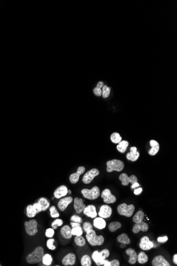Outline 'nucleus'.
<instances>
[{
    "mask_svg": "<svg viewBox=\"0 0 177 266\" xmlns=\"http://www.w3.org/2000/svg\"><path fill=\"white\" fill-rule=\"evenodd\" d=\"M76 261V256L73 253L67 254L63 258L62 260V263L64 266H73Z\"/></svg>",
    "mask_w": 177,
    "mask_h": 266,
    "instance_id": "obj_13",
    "label": "nucleus"
},
{
    "mask_svg": "<svg viewBox=\"0 0 177 266\" xmlns=\"http://www.w3.org/2000/svg\"><path fill=\"white\" fill-rule=\"evenodd\" d=\"M149 229V225L147 224L141 222L138 223H135L134 226L133 228V232L135 234H137L140 231L143 232H147Z\"/></svg>",
    "mask_w": 177,
    "mask_h": 266,
    "instance_id": "obj_20",
    "label": "nucleus"
},
{
    "mask_svg": "<svg viewBox=\"0 0 177 266\" xmlns=\"http://www.w3.org/2000/svg\"><path fill=\"white\" fill-rule=\"evenodd\" d=\"M117 241L125 244H128L131 243L130 239H129L128 236L125 233H122L118 236L117 237Z\"/></svg>",
    "mask_w": 177,
    "mask_h": 266,
    "instance_id": "obj_28",
    "label": "nucleus"
},
{
    "mask_svg": "<svg viewBox=\"0 0 177 266\" xmlns=\"http://www.w3.org/2000/svg\"><path fill=\"white\" fill-rule=\"evenodd\" d=\"M92 258L97 266H101V262L104 259H102L101 254L99 251H95L93 252L92 254Z\"/></svg>",
    "mask_w": 177,
    "mask_h": 266,
    "instance_id": "obj_25",
    "label": "nucleus"
},
{
    "mask_svg": "<svg viewBox=\"0 0 177 266\" xmlns=\"http://www.w3.org/2000/svg\"><path fill=\"white\" fill-rule=\"evenodd\" d=\"M81 264L82 266H91L92 265L91 258L88 255H84L81 260Z\"/></svg>",
    "mask_w": 177,
    "mask_h": 266,
    "instance_id": "obj_35",
    "label": "nucleus"
},
{
    "mask_svg": "<svg viewBox=\"0 0 177 266\" xmlns=\"http://www.w3.org/2000/svg\"><path fill=\"white\" fill-rule=\"evenodd\" d=\"M86 239L88 243L92 246H100L103 244L104 239L102 235H97L96 233L93 229L86 232Z\"/></svg>",
    "mask_w": 177,
    "mask_h": 266,
    "instance_id": "obj_2",
    "label": "nucleus"
},
{
    "mask_svg": "<svg viewBox=\"0 0 177 266\" xmlns=\"http://www.w3.org/2000/svg\"><path fill=\"white\" fill-rule=\"evenodd\" d=\"M41 260L44 265L49 266L52 265L53 258H52V256L50 255L49 254H44Z\"/></svg>",
    "mask_w": 177,
    "mask_h": 266,
    "instance_id": "obj_32",
    "label": "nucleus"
},
{
    "mask_svg": "<svg viewBox=\"0 0 177 266\" xmlns=\"http://www.w3.org/2000/svg\"><path fill=\"white\" fill-rule=\"evenodd\" d=\"M139 245L142 250L144 251H147L150 250L153 248L154 244L152 242L150 241V239L147 236H144L140 239Z\"/></svg>",
    "mask_w": 177,
    "mask_h": 266,
    "instance_id": "obj_10",
    "label": "nucleus"
},
{
    "mask_svg": "<svg viewBox=\"0 0 177 266\" xmlns=\"http://www.w3.org/2000/svg\"><path fill=\"white\" fill-rule=\"evenodd\" d=\"M110 93V88L107 87L106 85H104L102 87V95L104 98H107L109 97Z\"/></svg>",
    "mask_w": 177,
    "mask_h": 266,
    "instance_id": "obj_39",
    "label": "nucleus"
},
{
    "mask_svg": "<svg viewBox=\"0 0 177 266\" xmlns=\"http://www.w3.org/2000/svg\"><path fill=\"white\" fill-rule=\"evenodd\" d=\"M100 253L101 254L102 258V259L104 260L106 259V258L109 257V255H110V252L108 249H104L103 250H102L101 252H100Z\"/></svg>",
    "mask_w": 177,
    "mask_h": 266,
    "instance_id": "obj_45",
    "label": "nucleus"
},
{
    "mask_svg": "<svg viewBox=\"0 0 177 266\" xmlns=\"http://www.w3.org/2000/svg\"><path fill=\"white\" fill-rule=\"evenodd\" d=\"M70 227L68 225H65L61 229V234L64 239H70L72 237V234L71 233Z\"/></svg>",
    "mask_w": 177,
    "mask_h": 266,
    "instance_id": "obj_24",
    "label": "nucleus"
},
{
    "mask_svg": "<svg viewBox=\"0 0 177 266\" xmlns=\"http://www.w3.org/2000/svg\"><path fill=\"white\" fill-rule=\"evenodd\" d=\"M152 264L153 266H170V265L162 256H158L153 259Z\"/></svg>",
    "mask_w": 177,
    "mask_h": 266,
    "instance_id": "obj_16",
    "label": "nucleus"
},
{
    "mask_svg": "<svg viewBox=\"0 0 177 266\" xmlns=\"http://www.w3.org/2000/svg\"><path fill=\"white\" fill-rule=\"evenodd\" d=\"M104 266H110V262L109 260L105 259L104 261Z\"/></svg>",
    "mask_w": 177,
    "mask_h": 266,
    "instance_id": "obj_53",
    "label": "nucleus"
},
{
    "mask_svg": "<svg viewBox=\"0 0 177 266\" xmlns=\"http://www.w3.org/2000/svg\"><path fill=\"white\" fill-rule=\"evenodd\" d=\"M81 193L84 198L88 200H95L97 199L100 196V192L98 187H93L91 190L88 189H84L81 191Z\"/></svg>",
    "mask_w": 177,
    "mask_h": 266,
    "instance_id": "obj_5",
    "label": "nucleus"
},
{
    "mask_svg": "<svg viewBox=\"0 0 177 266\" xmlns=\"http://www.w3.org/2000/svg\"><path fill=\"white\" fill-rule=\"evenodd\" d=\"M38 202L41 205V206L42 207V211H46V210L49 208V206H50V203L48 202V201L44 197L40 198L38 200Z\"/></svg>",
    "mask_w": 177,
    "mask_h": 266,
    "instance_id": "obj_29",
    "label": "nucleus"
},
{
    "mask_svg": "<svg viewBox=\"0 0 177 266\" xmlns=\"http://www.w3.org/2000/svg\"><path fill=\"white\" fill-rule=\"evenodd\" d=\"M168 240V238L167 236H165L163 237H159L157 239V241L160 243H164Z\"/></svg>",
    "mask_w": 177,
    "mask_h": 266,
    "instance_id": "obj_48",
    "label": "nucleus"
},
{
    "mask_svg": "<svg viewBox=\"0 0 177 266\" xmlns=\"http://www.w3.org/2000/svg\"><path fill=\"white\" fill-rule=\"evenodd\" d=\"M150 144L151 148L149 151V153L151 156H154L159 152L160 145L159 143L154 140L150 141Z\"/></svg>",
    "mask_w": 177,
    "mask_h": 266,
    "instance_id": "obj_22",
    "label": "nucleus"
},
{
    "mask_svg": "<svg viewBox=\"0 0 177 266\" xmlns=\"http://www.w3.org/2000/svg\"><path fill=\"white\" fill-rule=\"evenodd\" d=\"M86 171V168L83 166H80L77 168L76 173H73L70 176V181L71 183L75 184L79 180L80 176L82 174Z\"/></svg>",
    "mask_w": 177,
    "mask_h": 266,
    "instance_id": "obj_14",
    "label": "nucleus"
},
{
    "mask_svg": "<svg viewBox=\"0 0 177 266\" xmlns=\"http://www.w3.org/2000/svg\"><path fill=\"white\" fill-rule=\"evenodd\" d=\"M101 198L104 199V201L106 203H113L116 201V198L113 196L108 189L104 190L101 193Z\"/></svg>",
    "mask_w": 177,
    "mask_h": 266,
    "instance_id": "obj_9",
    "label": "nucleus"
},
{
    "mask_svg": "<svg viewBox=\"0 0 177 266\" xmlns=\"http://www.w3.org/2000/svg\"><path fill=\"white\" fill-rule=\"evenodd\" d=\"M103 86H104V83H103L102 81H100V82H99V83H98L97 87H99V88H102Z\"/></svg>",
    "mask_w": 177,
    "mask_h": 266,
    "instance_id": "obj_54",
    "label": "nucleus"
},
{
    "mask_svg": "<svg viewBox=\"0 0 177 266\" xmlns=\"http://www.w3.org/2000/svg\"><path fill=\"white\" fill-rule=\"evenodd\" d=\"M83 212L86 216L91 218H95L98 215L96 211V208L94 205H88L86 206Z\"/></svg>",
    "mask_w": 177,
    "mask_h": 266,
    "instance_id": "obj_15",
    "label": "nucleus"
},
{
    "mask_svg": "<svg viewBox=\"0 0 177 266\" xmlns=\"http://www.w3.org/2000/svg\"><path fill=\"white\" fill-rule=\"evenodd\" d=\"M54 233H55L54 229H53V228H49L46 229L45 235L48 238H52L54 235Z\"/></svg>",
    "mask_w": 177,
    "mask_h": 266,
    "instance_id": "obj_42",
    "label": "nucleus"
},
{
    "mask_svg": "<svg viewBox=\"0 0 177 266\" xmlns=\"http://www.w3.org/2000/svg\"><path fill=\"white\" fill-rule=\"evenodd\" d=\"M71 221L72 222H75V223H78L81 224L82 223V218L80 217L79 216L77 215H73L72 217H71Z\"/></svg>",
    "mask_w": 177,
    "mask_h": 266,
    "instance_id": "obj_43",
    "label": "nucleus"
},
{
    "mask_svg": "<svg viewBox=\"0 0 177 266\" xmlns=\"http://www.w3.org/2000/svg\"><path fill=\"white\" fill-rule=\"evenodd\" d=\"M83 228L84 231L86 232H87L89 230L93 229V226H92L91 224L90 223H89V222H85V223H84V224H83Z\"/></svg>",
    "mask_w": 177,
    "mask_h": 266,
    "instance_id": "obj_44",
    "label": "nucleus"
},
{
    "mask_svg": "<svg viewBox=\"0 0 177 266\" xmlns=\"http://www.w3.org/2000/svg\"><path fill=\"white\" fill-rule=\"evenodd\" d=\"M112 214V209L109 206L104 205L101 206L98 213L99 217L102 218H107L111 216Z\"/></svg>",
    "mask_w": 177,
    "mask_h": 266,
    "instance_id": "obj_11",
    "label": "nucleus"
},
{
    "mask_svg": "<svg viewBox=\"0 0 177 266\" xmlns=\"http://www.w3.org/2000/svg\"><path fill=\"white\" fill-rule=\"evenodd\" d=\"M126 254L129 256L128 263L131 265H134L136 263L138 260L137 252L131 248H129L127 250H126Z\"/></svg>",
    "mask_w": 177,
    "mask_h": 266,
    "instance_id": "obj_21",
    "label": "nucleus"
},
{
    "mask_svg": "<svg viewBox=\"0 0 177 266\" xmlns=\"http://www.w3.org/2000/svg\"><path fill=\"white\" fill-rule=\"evenodd\" d=\"M63 224V221L61 219H56L51 224L52 228L54 229H57L58 226H61Z\"/></svg>",
    "mask_w": 177,
    "mask_h": 266,
    "instance_id": "obj_40",
    "label": "nucleus"
},
{
    "mask_svg": "<svg viewBox=\"0 0 177 266\" xmlns=\"http://www.w3.org/2000/svg\"><path fill=\"white\" fill-rule=\"evenodd\" d=\"M68 189L65 185H61L57 188L54 192V196L55 198L59 199L67 195Z\"/></svg>",
    "mask_w": 177,
    "mask_h": 266,
    "instance_id": "obj_18",
    "label": "nucleus"
},
{
    "mask_svg": "<svg viewBox=\"0 0 177 266\" xmlns=\"http://www.w3.org/2000/svg\"><path fill=\"white\" fill-rule=\"evenodd\" d=\"M122 227V224L119 222H115L110 223L108 225V228L110 232H114L117 229L120 228Z\"/></svg>",
    "mask_w": 177,
    "mask_h": 266,
    "instance_id": "obj_30",
    "label": "nucleus"
},
{
    "mask_svg": "<svg viewBox=\"0 0 177 266\" xmlns=\"http://www.w3.org/2000/svg\"><path fill=\"white\" fill-rule=\"evenodd\" d=\"M140 186V184L138 183V182H135L134 183L132 184V185L131 186V189H135V188H136L138 187H139Z\"/></svg>",
    "mask_w": 177,
    "mask_h": 266,
    "instance_id": "obj_52",
    "label": "nucleus"
},
{
    "mask_svg": "<svg viewBox=\"0 0 177 266\" xmlns=\"http://www.w3.org/2000/svg\"><path fill=\"white\" fill-rule=\"evenodd\" d=\"M73 201V198L72 197H65L59 200L58 202L57 207L58 209L61 211H64L66 210L68 206Z\"/></svg>",
    "mask_w": 177,
    "mask_h": 266,
    "instance_id": "obj_12",
    "label": "nucleus"
},
{
    "mask_svg": "<svg viewBox=\"0 0 177 266\" xmlns=\"http://www.w3.org/2000/svg\"><path fill=\"white\" fill-rule=\"evenodd\" d=\"M149 260V258L147 254L144 252H140V253L138 255V262L140 264L145 263L147 262Z\"/></svg>",
    "mask_w": 177,
    "mask_h": 266,
    "instance_id": "obj_34",
    "label": "nucleus"
},
{
    "mask_svg": "<svg viewBox=\"0 0 177 266\" xmlns=\"http://www.w3.org/2000/svg\"><path fill=\"white\" fill-rule=\"evenodd\" d=\"M24 225L26 232L29 235L34 236L37 234L38 231L37 228L38 222L36 219H32L29 221H26Z\"/></svg>",
    "mask_w": 177,
    "mask_h": 266,
    "instance_id": "obj_6",
    "label": "nucleus"
},
{
    "mask_svg": "<svg viewBox=\"0 0 177 266\" xmlns=\"http://www.w3.org/2000/svg\"><path fill=\"white\" fill-rule=\"evenodd\" d=\"M32 206H33V207L35 209V210L37 212V214L39 213L40 212L42 211V207H41V205H40V203H39L38 202H37L35 203L34 205H32Z\"/></svg>",
    "mask_w": 177,
    "mask_h": 266,
    "instance_id": "obj_46",
    "label": "nucleus"
},
{
    "mask_svg": "<svg viewBox=\"0 0 177 266\" xmlns=\"http://www.w3.org/2000/svg\"><path fill=\"white\" fill-rule=\"evenodd\" d=\"M107 171L109 173L114 171L121 172L124 168V163L120 160L113 159L107 162Z\"/></svg>",
    "mask_w": 177,
    "mask_h": 266,
    "instance_id": "obj_4",
    "label": "nucleus"
},
{
    "mask_svg": "<svg viewBox=\"0 0 177 266\" xmlns=\"http://www.w3.org/2000/svg\"><path fill=\"white\" fill-rule=\"evenodd\" d=\"M71 226L72 227V228L75 227L80 226H81V224L78 223H75V222H71Z\"/></svg>",
    "mask_w": 177,
    "mask_h": 266,
    "instance_id": "obj_51",
    "label": "nucleus"
},
{
    "mask_svg": "<svg viewBox=\"0 0 177 266\" xmlns=\"http://www.w3.org/2000/svg\"><path fill=\"white\" fill-rule=\"evenodd\" d=\"M55 242V240L53 238H49L46 242V245L47 248L49 249V250H54L56 249V247L54 245V243Z\"/></svg>",
    "mask_w": 177,
    "mask_h": 266,
    "instance_id": "obj_41",
    "label": "nucleus"
},
{
    "mask_svg": "<svg viewBox=\"0 0 177 266\" xmlns=\"http://www.w3.org/2000/svg\"><path fill=\"white\" fill-rule=\"evenodd\" d=\"M93 226L99 229H104L106 226V222L101 217H95L93 220Z\"/></svg>",
    "mask_w": 177,
    "mask_h": 266,
    "instance_id": "obj_23",
    "label": "nucleus"
},
{
    "mask_svg": "<svg viewBox=\"0 0 177 266\" xmlns=\"http://www.w3.org/2000/svg\"><path fill=\"white\" fill-rule=\"evenodd\" d=\"M44 254V250L42 247H38L32 252L29 254L26 257V261L29 264H36L39 263L42 260Z\"/></svg>",
    "mask_w": 177,
    "mask_h": 266,
    "instance_id": "obj_1",
    "label": "nucleus"
},
{
    "mask_svg": "<svg viewBox=\"0 0 177 266\" xmlns=\"http://www.w3.org/2000/svg\"><path fill=\"white\" fill-rule=\"evenodd\" d=\"M110 139L114 144H119V142L122 140V138L120 137V135L118 133L115 132L111 135Z\"/></svg>",
    "mask_w": 177,
    "mask_h": 266,
    "instance_id": "obj_36",
    "label": "nucleus"
},
{
    "mask_svg": "<svg viewBox=\"0 0 177 266\" xmlns=\"http://www.w3.org/2000/svg\"><path fill=\"white\" fill-rule=\"evenodd\" d=\"M93 92L95 94V95L97 96H100L102 95V90H101V88L96 87L95 88L93 89Z\"/></svg>",
    "mask_w": 177,
    "mask_h": 266,
    "instance_id": "obj_47",
    "label": "nucleus"
},
{
    "mask_svg": "<svg viewBox=\"0 0 177 266\" xmlns=\"http://www.w3.org/2000/svg\"><path fill=\"white\" fill-rule=\"evenodd\" d=\"M37 212L35 210L32 205H28L26 208V214L29 218H33L35 217L37 214Z\"/></svg>",
    "mask_w": 177,
    "mask_h": 266,
    "instance_id": "obj_31",
    "label": "nucleus"
},
{
    "mask_svg": "<svg viewBox=\"0 0 177 266\" xmlns=\"http://www.w3.org/2000/svg\"><path fill=\"white\" fill-rule=\"evenodd\" d=\"M49 211H50V216L52 218H58L59 217V214L58 213V211L56 209V208L54 206H52V207H50Z\"/></svg>",
    "mask_w": 177,
    "mask_h": 266,
    "instance_id": "obj_38",
    "label": "nucleus"
},
{
    "mask_svg": "<svg viewBox=\"0 0 177 266\" xmlns=\"http://www.w3.org/2000/svg\"><path fill=\"white\" fill-rule=\"evenodd\" d=\"M68 194H71V190H68Z\"/></svg>",
    "mask_w": 177,
    "mask_h": 266,
    "instance_id": "obj_57",
    "label": "nucleus"
},
{
    "mask_svg": "<svg viewBox=\"0 0 177 266\" xmlns=\"http://www.w3.org/2000/svg\"><path fill=\"white\" fill-rule=\"evenodd\" d=\"M143 191V189L142 188H138V189H135L134 191V193L135 194V195H140V193H142Z\"/></svg>",
    "mask_w": 177,
    "mask_h": 266,
    "instance_id": "obj_50",
    "label": "nucleus"
},
{
    "mask_svg": "<svg viewBox=\"0 0 177 266\" xmlns=\"http://www.w3.org/2000/svg\"><path fill=\"white\" fill-rule=\"evenodd\" d=\"M125 247H126L125 244H124V243H122V244H120V248H125Z\"/></svg>",
    "mask_w": 177,
    "mask_h": 266,
    "instance_id": "obj_56",
    "label": "nucleus"
},
{
    "mask_svg": "<svg viewBox=\"0 0 177 266\" xmlns=\"http://www.w3.org/2000/svg\"><path fill=\"white\" fill-rule=\"evenodd\" d=\"M71 233L73 235L81 236L82 235L83 231L82 227L80 226L72 228L71 230Z\"/></svg>",
    "mask_w": 177,
    "mask_h": 266,
    "instance_id": "obj_37",
    "label": "nucleus"
},
{
    "mask_svg": "<svg viewBox=\"0 0 177 266\" xmlns=\"http://www.w3.org/2000/svg\"><path fill=\"white\" fill-rule=\"evenodd\" d=\"M110 266H120V263L119 261L117 259L112 260L110 261Z\"/></svg>",
    "mask_w": 177,
    "mask_h": 266,
    "instance_id": "obj_49",
    "label": "nucleus"
},
{
    "mask_svg": "<svg viewBox=\"0 0 177 266\" xmlns=\"http://www.w3.org/2000/svg\"><path fill=\"white\" fill-rule=\"evenodd\" d=\"M135 211V206L133 205H127L123 203L117 207V211L120 215L127 217H131Z\"/></svg>",
    "mask_w": 177,
    "mask_h": 266,
    "instance_id": "obj_3",
    "label": "nucleus"
},
{
    "mask_svg": "<svg viewBox=\"0 0 177 266\" xmlns=\"http://www.w3.org/2000/svg\"><path fill=\"white\" fill-rule=\"evenodd\" d=\"M119 179L124 186H127L129 183L132 184L135 182H138V178L134 175H132L130 177H128L126 173H122L120 175Z\"/></svg>",
    "mask_w": 177,
    "mask_h": 266,
    "instance_id": "obj_8",
    "label": "nucleus"
},
{
    "mask_svg": "<svg viewBox=\"0 0 177 266\" xmlns=\"http://www.w3.org/2000/svg\"><path fill=\"white\" fill-rule=\"evenodd\" d=\"M99 174V171L97 168H92L86 173L83 177V182L85 184H89L93 180L95 176Z\"/></svg>",
    "mask_w": 177,
    "mask_h": 266,
    "instance_id": "obj_7",
    "label": "nucleus"
},
{
    "mask_svg": "<svg viewBox=\"0 0 177 266\" xmlns=\"http://www.w3.org/2000/svg\"><path fill=\"white\" fill-rule=\"evenodd\" d=\"M173 261H174V263L176 265L177 264V254H174V259H173Z\"/></svg>",
    "mask_w": 177,
    "mask_h": 266,
    "instance_id": "obj_55",
    "label": "nucleus"
},
{
    "mask_svg": "<svg viewBox=\"0 0 177 266\" xmlns=\"http://www.w3.org/2000/svg\"><path fill=\"white\" fill-rule=\"evenodd\" d=\"M74 242L76 245L80 247H84L86 244V240L82 235L75 236L74 238Z\"/></svg>",
    "mask_w": 177,
    "mask_h": 266,
    "instance_id": "obj_33",
    "label": "nucleus"
},
{
    "mask_svg": "<svg viewBox=\"0 0 177 266\" xmlns=\"http://www.w3.org/2000/svg\"><path fill=\"white\" fill-rule=\"evenodd\" d=\"M140 157V153L137 151V148L132 147L130 148V152L127 153L126 157L129 160L135 162Z\"/></svg>",
    "mask_w": 177,
    "mask_h": 266,
    "instance_id": "obj_19",
    "label": "nucleus"
},
{
    "mask_svg": "<svg viewBox=\"0 0 177 266\" xmlns=\"http://www.w3.org/2000/svg\"><path fill=\"white\" fill-rule=\"evenodd\" d=\"M118 144L117 146V149L118 151L121 153L125 152L128 146V142L127 141H121Z\"/></svg>",
    "mask_w": 177,
    "mask_h": 266,
    "instance_id": "obj_26",
    "label": "nucleus"
},
{
    "mask_svg": "<svg viewBox=\"0 0 177 266\" xmlns=\"http://www.w3.org/2000/svg\"><path fill=\"white\" fill-rule=\"evenodd\" d=\"M144 217V213L142 210L138 211L133 218V221L135 223H138L142 222Z\"/></svg>",
    "mask_w": 177,
    "mask_h": 266,
    "instance_id": "obj_27",
    "label": "nucleus"
},
{
    "mask_svg": "<svg viewBox=\"0 0 177 266\" xmlns=\"http://www.w3.org/2000/svg\"><path fill=\"white\" fill-rule=\"evenodd\" d=\"M86 206L81 198H75L74 200V208L77 214H80L83 212Z\"/></svg>",
    "mask_w": 177,
    "mask_h": 266,
    "instance_id": "obj_17",
    "label": "nucleus"
}]
</instances>
